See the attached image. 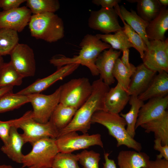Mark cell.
<instances>
[{"label": "cell", "instance_id": "obj_2", "mask_svg": "<svg viewBox=\"0 0 168 168\" xmlns=\"http://www.w3.org/2000/svg\"><path fill=\"white\" fill-rule=\"evenodd\" d=\"M81 49L78 54L68 57L58 54L53 56L50 63L58 69L71 64H78L87 67L93 76L99 75L95 62L99 55L103 51L111 47L96 35L87 34L84 36L79 44Z\"/></svg>", "mask_w": 168, "mask_h": 168}, {"label": "cell", "instance_id": "obj_31", "mask_svg": "<svg viewBox=\"0 0 168 168\" xmlns=\"http://www.w3.org/2000/svg\"><path fill=\"white\" fill-rule=\"evenodd\" d=\"M136 68L132 64L130 68H127L123 64L119 58L115 63L113 72V76L117 81L118 83L127 91Z\"/></svg>", "mask_w": 168, "mask_h": 168}, {"label": "cell", "instance_id": "obj_8", "mask_svg": "<svg viewBox=\"0 0 168 168\" xmlns=\"http://www.w3.org/2000/svg\"><path fill=\"white\" fill-rule=\"evenodd\" d=\"M60 86L53 93L45 95L40 93L28 95L32 106V118L36 121L45 124L49 120L57 105L59 103Z\"/></svg>", "mask_w": 168, "mask_h": 168}, {"label": "cell", "instance_id": "obj_23", "mask_svg": "<svg viewBox=\"0 0 168 168\" xmlns=\"http://www.w3.org/2000/svg\"><path fill=\"white\" fill-rule=\"evenodd\" d=\"M149 156L140 152L120 151L117 156L119 168H148Z\"/></svg>", "mask_w": 168, "mask_h": 168}, {"label": "cell", "instance_id": "obj_41", "mask_svg": "<svg viewBox=\"0 0 168 168\" xmlns=\"http://www.w3.org/2000/svg\"><path fill=\"white\" fill-rule=\"evenodd\" d=\"M148 168H168V160L157 158L154 161L150 160Z\"/></svg>", "mask_w": 168, "mask_h": 168}, {"label": "cell", "instance_id": "obj_5", "mask_svg": "<svg viewBox=\"0 0 168 168\" xmlns=\"http://www.w3.org/2000/svg\"><path fill=\"white\" fill-rule=\"evenodd\" d=\"M12 126L22 129L21 135L25 143L29 142L32 145L43 138L49 137L56 139L59 131L49 120L45 124L35 121L32 118V110L26 112L21 117L13 119Z\"/></svg>", "mask_w": 168, "mask_h": 168}, {"label": "cell", "instance_id": "obj_7", "mask_svg": "<svg viewBox=\"0 0 168 168\" xmlns=\"http://www.w3.org/2000/svg\"><path fill=\"white\" fill-rule=\"evenodd\" d=\"M59 103L78 109L90 96L92 86L85 77L73 79L60 86Z\"/></svg>", "mask_w": 168, "mask_h": 168}, {"label": "cell", "instance_id": "obj_35", "mask_svg": "<svg viewBox=\"0 0 168 168\" xmlns=\"http://www.w3.org/2000/svg\"><path fill=\"white\" fill-rule=\"evenodd\" d=\"M78 162L77 154L59 152L54 160L51 168H81Z\"/></svg>", "mask_w": 168, "mask_h": 168}, {"label": "cell", "instance_id": "obj_18", "mask_svg": "<svg viewBox=\"0 0 168 168\" xmlns=\"http://www.w3.org/2000/svg\"><path fill=\"white\" fill-rule=\"evenodd\" d=\"M156 72L147 68L143 63L136 67L127 91L129 96H138L144 92Z\"/></svg>", "mask_w": 168, "mask_h": 168}, {"label": "cell", "instance_id": "obj_47", "mask_svg": "<svg viewBox=\"0 0 168 168\" xmlns=\"http://www.w3.org/2000/svg\"><path fill=\"white\" fill-rule=\"evenodd\" d=\"M4 63L2 57L0 55V72Z\"/></svg>", "mask_w": 168, "mask_h": 168}, {"label": "cell", "instance_id": "obj_26", "mask_svg": "<svg viewBox=\"0 0 168 168\" xmlns=\"http://www.w3.org/2000/svg\"><path fill=\"white\" fill-rule=\"evenodd\" d=\"M130 2H137L138 15L144 20L149 22L159 13L161 6L158 0H127Z\"/></svg>", "mask_w": 168, "mask_h": 168}, {"label": "cell", "instance_id": "obj_32", "mask_svg": "<svg viewBox=\"0 0 168 168\" xmlns=\"http://www.w3.org/2000/svg\"><path fill=\"white\" fill-rule=\"evenodd\" d=\"M28 102L29 99L27 95L12 92L7 93L0 97V113L18 109Z\"/></svg>", "mask_w": 168, "mask_h": 168}, {"label": "cell", "instance_id": "obj_19", "mask_svg": "<svg viewBox=\"0 0 168 168\" xmlns=\"http://www.w3.org/2000/svg\"><path fill=\"white\" fill-rule=\"evenodd\" d=\"M168 94V72L162 71L155 75L147 88L138 97L144 101L154 98L163 97Z\"/></svg>", "mask_w": 168, "mask_h": 168}, {"label": "cell", "instance_id": "obj_24", "mask_svg": "<svg viewBox=\"0 0 168 168\" xmlns=\"http://www.w3.org/2000/svg\"><path fill=\"white\" fill-rule=\"evenodd\" d=\"M147 133H154L155 139H160L162 146L168 145V112L160 116L142 124L140 126Z\"/></svg>", "mask_w": 168, "mask_h": 168}, {"label": "cell", "instance_id": "obj_17", "mask_svg": "<svg viewBox=\"0 0 168 168\" xmlns=\"http://www.w3.org/2000/svg\"><path fill=\"white\" fill-rule=\"evenodd\" d=\"M130 96L127 91L117 83L106 93L104 100V110L114 114H119L129 102Z\"/></svg>", "mask_w": 168, "mask_h": 168}, {"label": "cell", "instance_id": "obj_28", "mask_svg": "<svg viewBox=\"0 0 168 168\" xmlns=\"http://www.w3.org/2000/svg\"><path fill=\"white\" fill-rule=\"evenodd\" d=\"M96 36L103 42L110 45L114 50L122 51L125 49L133 47L123 30H118L114 34H96Z\"/></svg>", "mask_w": 168, "mask_h": 168}, {"label": "cell", "instance_id": "obj_13", "mask_svg": "<svg viewBox=\"0 0 168 168\" xmlns=\"http://www.w3.org/2000/svg\"><path fill=\"white\" fill-rule=\"evenodd\" d=\"M80 65L78 64H71L63 66L57 69L56 71L50 75L38 79L16 93L23 95L40 93L56 82L62 80L72 73Z\"/></svg>", "mask_w": 168, "mask_h": 168}, {"label": "cell", "instance_id": "obj_20", "mask_svg": "<svg viewBox=\"0 0 168 168\" xmlns=\"http://www.w3.org/2000/svg\"><path fill=\"white\" fill-rule=\"evenodd\" d=\"M17 129L14 126L11 127L8 141L1 147V150L13 161L21 163L24 155L22 149L25 143Z\"/></svg>", "mask_w": 168, "mask_h": 168}, {"label": "cell", "instance_id": "obj_25", "mask_svg": "<svg viewBox=\"0 0 168 168\" xmlns=\"http://www.w3.org/2000/svg\"><path fill=\"white\" fill-rule=\"evenodd\" d=\"M77 110L59 103L54 109L49 120L59 131L70 123Z\"/></svg>", "mask_w": 168, "mask_h": 168}, {"label": "cell", "instance_id": "obj_15", "mask_svg": "<svg viewBox=\"0 0 168 168\" xmlns=\"http://www.w3.org/2000/svg\"><path fill=\"white\" fill-rule=\"evenodd\" d=\"M121 52L120 51L114 50L111 47L102 52L96 61L95 65L100 75V78L109 86L115 82L113 70L115 62Z\"/></svg>", "mask_w": 168, "mask_h": 168}, {"label": "cell", "instance_id": "obj_46", "mask_svg": "<svg viewBox=\"0 0 168 168\" xmlns=\"http://www.w3.org/2000/svg\"><path fill=\"white\" fill-rule=\"evenodd\" d=\"M0 168H15L12 166L9 165H7L5 164L0 165ZM19 168H22L20 167Z\"/></svg>", "mask_w": 168, "mask_h": 168}, {"label": "cell", "instance_id": "obj_39", "mask_svg": "<svg viewBox=\"0 0 168 168\" xmlns=\"http://www.w3.org/2000/svg\"><path fill=\"white\" fill-rule=\"evenodd\" d=\"M26 0H0V8L7 11L19 7Z\"/></svg>", "mask_w": 168, "mask_h": 168}, {"label": "cell", "instance_id": "obj_14", "mask_svg": "<svg viewBox=\"0 0 168 168\" xmlns=\"http://www.w3.org/2000/svg\"><path fill=\"white\" fill-rule=\"evenodd\" d=\"M31 16L30 10L26 6L0 11V28L21 32L28 25Z\"/></svg>", "mask_w": 168, "mask_h": 168}, {"label": "cell", "instance_id": "obj_11", "mask_svg": "<svg viewBox=\"0 0 168 168\" xmlns=\"http://www.w3.org/2000/svg\"><path fill=\"white\" fill-rule=\"evenodd\" d=\"M118 15L114 8L101 7L97 11H91L88 24L91 29L99 31L104 34L123 30L119 25Z\"/></svg>", "mask_w": 168, "mask_h": 168}, {"label": "cell", "instance_id": "obj_34", "mask_svg": "<svg viewBox=\"0 0 168 168\" xmlns=\"http://www.w3.org/2000/svg\"><path fill=\"white\" fill-rule=\"evenodd\" d=\"M124 24L123 30L128 37L129 41L134 48L139 53L141 58L142 59L145 52L147 49V46L143 40L123 19L118 15Z\"/></svg>", "mask_w": 168, "mask_h": 168}, {"label": "cell", "instance_id": "obj_48", "mask_svg": "<svg viewBox=\"0 0 168 168\" xmlns=\"http://www.w3.org/2000/svg\"><path fill=\"white\" fill-rule=\"evenodd\" d=\"M27 168H36L34 167H27Z\"/></svg>", "mask_w": 168, "mask_h": 168}, {"label": "cell", "instance_id": "obj_37", "mask_svg": "<svg viewBox=\"0 0 168 168\" xmlns=\"http://www.w3.org/2000/svg\"><path fill=\"white\" fill-rule=\"evenodd\" d=\"M12 122V119L5 121L0 120V138L4 144L8 141Z\"/></svg>", "mask_w": 168, "mask_h": 168}, {"label": "cell", "instance_id": "obj_36", "mask_svg": "<svg viewBox=\"0 0 168 168\" xmlns=\"http://www.w3.org/2000/svg\"><path fill=\"white\" fill-rule=\"evenodd\" d=\"M77 155L78 162L83 168H99L100 153L93 150H84Z\"/></svg>", "mask_w": 168, "mask_h": 168}, {"label": "cell", "instance_id": "obj_40", "mask_svg": "<svg viewBox=\"0 0 168 168\" xmlns=\"http://www.w3.org/2000/svg\"><path fill=\"white\" fill-rule=\"evenodd\" d=\"M121 1V0H93L92 2L98 6H101V7L112 8L118 4Z\"/></svg>", "mask_w": 168, "mask_h": 168}, {"label": "cell", "instance_id": "obj_1", "mask_svg": "<svg viewBox=\"0 0 168 168\" xmlns=\"http://www.w3.org/2000/svg\"><path fill=\"white\" fill-rule=\"evenodd\" d=\"M92 84V91L90 96L77 110L70 123L59 131L58 137L77 131L83 134L87 133L90 128L94 113L98 110H104V98L110 89L109 86L100 78L94 81Z\"/></svg>", "mask_w": 168, "mask_h": 168}, {"label": "cell", "instance_id": "obj_33", "mask_svg": "<svg viewBox=\"0 0 168 168\" xmlns=\"http://www.w3.org/2000/svg\"><path fill=\"white\" fill-rule=\"evenodd\" d=\"M26 6L33 14L55 13L60 8L58 0H26Z\"/></svg>", "mask_w": 168, "mask_h": 168}, {"label": "cell", "instance_id": "obj_21", "mask_svg": "<svg viewBox=\"0 0 168 168\" xmlns=\"http://www.w3.org/2000/svg\"><path fill=\"white\" fill-rule=\"evenodd\" d=\"M114 8L116 10L118 15L120 16L136 32L142 37L147 46L148 45L149 40L146 32V30L149 22L139 16L134 10H128L123 5L120 7L117 5Z\"/></svg>", "mask_w": 168, "mask_h": 168}, {"label": "cell", "instance_id": "obj_4", "mask_svg": "<svg viewBox=\"0 0 168 168\" xmlns=\"http://www.w3.org/2000/svg\"><path fill=\"white\" fill-rule=\"evenodd\" d=\"M91 122L98 123L105 127L109 134L116 140L117 147L124 145L136 151L140 152L141 150V144L128 134L125 128L127 125L126 121L119 114L103 110H98L92 116Z\"/></svg>", "mask_w": 168, "mask_h": 168}, {"label": "cell", "instance_id": "obj_3", "mask_svg": "<svg viewBox=\"0 0 168 168\" xmlns=\"http://www.w3.org/2000/svg\"><path fill=\"white\" fill-rule=\"evenodd\" d=\"M28 25L31 35L36 39L51 43L64 36L63 21L55 13L33 14Z\"/></svg>", "mask_w": 168, "mask_h": 168}, {"label": "cell", "instance_id": "obj_43", "mask_svg": "<svg viewBox=\"0 0 168 168\" xmlns=\"http://www.w3.org/2000/svg\"><path fill=\"white\" fill-rule=\"evenodd\" d=\"M123 55L120 59L121 61L123 64L128 68H130L131 65L129 62V49H125L122 51Z\"/></svg>", "mask_w": 168, "mask_h": 168}, {"label": "cell", "instance_id": "obj_29", "mask_svg": "<svg viewBox=\"0 0 168 168\" xmlns=\"http://www.w3.org/2000/svg\"><path fill=\"white\" fill-rule=\"evenodd\" d=\"M24 78L10 62L4 63L0 72V88L19 86Z\"/></svg>", "mask_w": 168, "mask_h": 168}, {"label": "cell", "instance_id": "obj_22", "mask_svg": "<svg viewBox=\"0 0 168 168\" xmlns=\"http://www.w3.org/2000/svg\"><path fill=\"white\" fill-rule=\"evenodd\" d=\"M168 30V9L162 6L158 15L149 22L146 32L149 40H164Z\"/></svg>", "mask_w": 168, "mask_h": 168}, {"label": "cell", "instance_id": "obj_38", "mask_svg": "<svg viewBox=\"0 0 168 168\" xmlns=\"http://www.w3.org/2000/svg\"><path fill=\"white\" fill-rule=\"evenodd\" d=\"M154 142V149L160 152L159 154L156 155V158H164L168 160V145L162 146L161 140L158 138L155 139Z\"/></svg>", "mask_w": 168, "mask_h": 168}, {"label": "cell", "instance_id": "obj_44", "mask_svg": "<svg viewBox=\"0 0 168 168\" xmlns=\"http://www.w3.org/2000/svg\"><path fill=\"white\" fill-rule=\"evenodd\" d=\"M13 87H6L0 88V97L7 93L12 92Z\"/></svg>", "mask_w": 168, "mask_h": 168}, {"label": "cell", "instance_id": "obj_9", "mask_svg": "<svg viewBox=\"0 0 168 168\" xmlns=\"http://www.w3.org/2000/svg\"><path fill=\"white\" fill-rule=\"evenodd\" d=\"M59 152L72 153L78 150L85 149L92 146L103 147L100 134L89 135L87 133L79 135L76 132H71L56 139Z\"/></svg>", "mask_w": 168, "mask_h": 168}, {"label": "cell", "instance_id": "obj_42", "mask_svg": "<svg viewBox=\"0 0 168 168\" xmlns=\"http://www.w3.org/2000/svg\"><path fill=\"white\" fill-rule=\"evenodd\" d=\"M110 154L105 152L104 154L105 162L103 163V168H117L114 161L109 158Z\"/></svg>", "mask_w": 168, "mask_h": 168}, {"label": "cell", "instance_id": "obj_10", "mask_svg": "<svg viewBox=\"0 0 168 168\" xmlns=\"http://www.w3.org/2000/svg\"><path fill=\"white\" fill-rule=\"evenodd\" d=\"M147 68L156 72H168V39L149 40L142 59Z\"/></svg>", "mask_w": 168, "mask_h": 168}, {"label": "cell", "instance_id": "obj_45", "mask_svg": "<svg viewBox=\"0 0 168 168\" xmlns=\"http://www.w3.org/2000/svg\"><path fill=\"white\" fill-rule=\"evenodd\" d=\"M161 6L167 7L168 5V0H158Z\"/></svg>", "mask_w": 168, "mask_h": 168}, {"label": "cell", "instance_id": "obj_6", "mask_svg": "<svg viewBox=\"0 0 168 168\" xmlns=\"http://www.w3.org/2000/svg\"><path fill=\"white\" fill-rule=\"evenodd\" d=\"M32 145L30 152L24 155L21 163L22 167L51 168L54 160L59 152L56 139L43 138Z\"/></svg>", "mask_w": 168, "mask_h": 168}, {"label": "cell", "instance_id": "obj_16", "mask_svg": "<svg viewBox=\"0 0 168 168\" xmlns=\"http://www.w3.org/2000/svg\"><path fill=\"white\" fill-rule=\"evenodd\" d=\"M168 106V96L149 100L140 108L135 125L136 129L141 125L161 116Z\"/></svg>", "mask_w": 168, "mask_h": 168}, {"label": "cell", "instance_id": "obj_12", "mask_svg": "<svg viewBox=\"0 0 168 168\" xmlns=\"http://www.w3.org/2000/svg\"><path fill=\"white\" fill-rule=\"evenodd\" d=\"M10 62L24 77H33L36 63L33 50L27 44H18L10 53Z\"/></svg>", "mask_w": 168, "mask_h": 168}, {"label": "cell", "instance_id": "obj_27", "mask_svg": "<svg viewBox=\"0 0 168 168\" xmlns=\"http://www.w3.org/2000/svg\"><path fill=\"white\" fill-rule=\"evenodd\" d=\"M131 108L129 111L126 114L121 113L120 115L123 117L127 124L126 130L132 138L135 135V125L141 107L144 104V101L138 99V96H130L129 101Z\"/></svg>", "mask_w": 168, "mask_h": 168}, {"label": "cell", "instance_id": "obj_30", "mask_svg": "<svg viewBox=\"0 0 168 168\" xmlns=\"http://www.w3.org/2000/svg\"><path fill=\"white\" fill-rule=\"evenodd\" d=\"M18 32L14 30L0 28V55H10L19 44Z\"/></svg>", "mask_w": 168, "mask_h": 168}]
</instances>
